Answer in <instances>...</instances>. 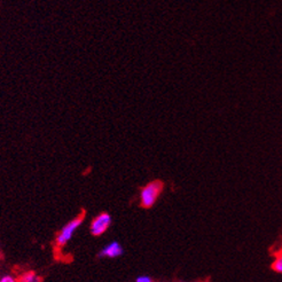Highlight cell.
<instances>
[{
	"instance_id": "7",
	"label": "cell",
	"mask_w": 282,
	"mask_h": 282,
	"mask_svg": "<svg viewBox=\"0 0 282 282\" xmlns=\"http://www.w3.org/2000/svg\"><path fill=\"white\" fill-rule=\"evenodd\" d=\"M0 282H15V278L10 274H5V276L0 277Z\"/></svg>"
},
{
	"instance_id": "5",
	"label": "cell",
	"mask_w": 282,
	"mask_h": 282,
	"mask_svg": "<svg viewBox=\"0 0 282 282\" xmlns=\"http://www.w3.org/2000/svg\"><path fill=\"white\" fill-rule=\"evenodd\" d=\"M20 280L22 282H38L40 279H39V277L34 271H28V272L23 273L22 276H21Z\"/></svg>"
},
{
	"instance_id": "8",
	"label": "cell",
	"mask_w": 282,
	"mask_h": 282,
	"mask_svg": "<svg viewBox=\"0 0 282 282\" xmlns=\"http://www.w3.org/2000/svg\"><path fill=\"white\" fill-rule=\"evenodd\" d=\"M135 281L137 282H152L153 279L148 276H140V277H138L137 279H135Z\"/></svg>"
},
{
	"instance_id": "4",
	"label": "cell",
	"mask_w": 282,
	"mask_h": 282,
	"mask_svg": "<svg viewBox=\"0 0 282 282\" xmlns=\"http://www.w3.org/2000/svg\"><path fill=\"white\" fill-rule=\"evenodd\" d=\"M124 253V249L122 244L117 241L110 242L109 244H107L103 247L100 252L98 253L99 258H117L121 257Z\"/></svg>"
},
{
	"instance_id": "6",
	"label": "cell",
	"mask_w": 282,
	"mask_h": 282,
	"mask_svg": "<svg viewBox=\"0 0 282 282\" xmlns=\"http://www.w3.org/2000/svg\"><path fill=\"white\" fill-rule=\"evenodd\" d=\"M273 270L276 271V272H280L282 273V253L281 255L278 257L276 262L273 264Z\"/></svg>"
},
{
	"instance_id": "3",
	"label": "cell",
	"mask_w": 282,
	"mask_h": 282,
	"mask_svg": "<svg viewBox=\"0 0 282 282\" xmlns=\"http://www.w3.org/2000/svg\"><path fill=\"white\" fill-rule=\"evenodd\" d=\"M113 223V218L109 213L102 212L99 216H96L95 218L92 220L90 232L93 237H100L103 233H106V231L110 227V225Z\"/></svg>"
},
{
	"instance_id": "2",
	"label": "cell",
	"mask_w": 282,
	"mask_h": 282,
	"mask_svg": "<svg viewBox=\"0 0 282 282\" xmlns=\"http://www.w3.org/2000/svg\"><path fill=\"white\" fill-rule=\"evenodd\" d=\"M163 189V184L161 181H152L146 185L140 192V203L144 208H152L155 204L157 199Z\"/></svg>"
},
{
	"instance_id": "1",
	"label": "cell",
	"mask_w": 282,
	"mask_h": 282,
	"mask_svg": "<svg viewBox=\"0 0 282 282\" xmlns=\"http://www.w3.org/2000/svg\"><path fill=\"white\" fill-rule=\"evenodd\" d=\"M84 219H85V217L81 215V216H78L77 218L68 221V223L64 225L61 230H60L59 233L56 234L55 244L58 245L59 248L66 247V245L68 244V242L74 238V235L78 231V228L81 226Z\"/></svg>"
}]
</instances>
